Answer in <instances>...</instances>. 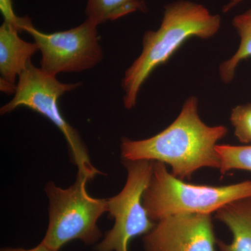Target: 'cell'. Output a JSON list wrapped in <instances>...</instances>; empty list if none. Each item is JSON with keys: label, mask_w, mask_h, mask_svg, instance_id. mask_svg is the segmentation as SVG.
I'll list each match as a JSON object with an SVG mask.
<instances>
[{"label": "cell", "mask_w": 251, "mask_h": 251, "mask_svg": "<svg viewBox=\"0 0 251 251\" xmlns=\"http://www.w3.org/2000/svg\"><path fill=\"white\" fill-rule=\"evenodd\" d=\"M230 121L239 142L251 143V104L238 105L232 109Z\"/></svg>", "instance_id": "5bb4252c"}, {"label": "cell", "mask_w": 251, "mask_h": 251, "mask_svg": "<svg viewBox=\"0 0 251 251\" xmlns=\"http://www.w3.org/2000/svg\"><path fill=\"white\" fill-rule=\"evenodd\" d=\"M1 251H54L52 249H49L42 243H40L39 245L31 249H12V248H4L1 249Z\"/></svg>", "instance_id": "2e32d148"}, {"label": "cell", "mask_w": 251, "mask_h": 251, "mask_svg": "<svg viewBox=\"0 0 251 251\" xmlns=\"http://www.w3.org/2000/svg\"><path fill=\"white\" fill-rule=\"evenodd\" d=\"M0 10H1L5 22L14 25L20 30L18 24H19L21 17H18L15 14L12 0H0Z\"/></svg>", "instance_id": "9a60e30c"}, {"label": "cell", "mask_w": 251, "mask_h": 251, "mask_svg": "<svg viewBox=\"0 0 251 251\" xmlns=\"http://www.w3.org/2000/svg\"><path fill=\"white\" fill-rule=\"evenodd\" d=\"M216 150L221 161V175L233 170L251 172V145H217Z\"/></svg>", "instance_id": "4fadbf2b"}, {"label": "cell", "mask_w": 251, "mask_h": 251, "mask_svg": "<svg viewBox=\"0 0 251 251\" xmlns=\"http://www.w3.org/2000/svg\"><path fill=\"white\" fill-rule=\"evenodd\" d=\"M19 32L17 27L5 21L0 27V89L6 94H15L16 78L39 50L35 42L21 39Z\"/></svg>", "instance_id": "9c48e42d"}, {"label": "cell", "mask_w": 251, "mask_h": 251, "mask_svg": "<svg viewBox=\"0 0 251 251\" xmlns=\"http://www.w3.org/2000/svg\"><path fill=\"white\" fill-rule=\"evenodd\" d=\"M128 171L126 182L118 194L107 200L109 218L115 221L96 251H128L133 238L145 235L156 223L149 216L143 198L153 171V161H125Z\"/></svg>", "instance_id": "8992f818"}, {"label": "cell", "mask_w": 251, "mask_h": 251, "mask_svg": "<svg viewBox=\"0 0 251 251\" xmlns=\"http://www.w3.org/2000/svg\"><path fill=\"white\" fill-rule=\"evenodd\" d=\"M143 241L145 251H215L217 245L211 215L201 214L159 220Z\"/></svg>", "instance_id": "ba28073f"}, {"label": "cell", "mask_w": 251, "mask_h": 251, "mask_svg": "<svg viewBox=\"0 0 251 251\" xmlns=\"http://www.w3.org/2000/svg\"><path fill=\"white\" fill-rule=\"evenodd\" d=\"M98 25L90 20L69 30L46 34L38 30L30 18L21 17V31L29 33L41 53V69L56 76L60 73L92 69L103 58L99 44Z\"/></svg>", "instance_id": "52a82bcc"}, {"label": "cell", "mask_w": 251, "mask_h": 251, "mask_svg": "<svg viewBox=\"0 0 251 251\" xmlns=\"http://www.w3.org/2000/svg\"><path fill=\"white\" fill-rule=\"evenodd\" d=\"M232 25L240 36L241 42L236 53L220 66V76L225 83H229L233 80L239 63L251 57V9L236 16L232 21Z\"/></svg>", "instance_id": "7c38bea8"}, {"label": "cell", "mask_w": 251, "mask_h": 251, "mask_svg": "<svg viewBox=\"0 0 251 251\" xmlns=\"http://www.w3.org/2000/svg\"><path fill=\"white\" fill-rule=\"evenodd\" d=\"M88 181L77 173L75 182L65 189L54 182L46 185L49 224L41 243L52 251H59L74 240L92 245L103 237L97 223L107 212V200L92 197L87 192Z\"/></svg>", "instance_id": "277c9868"}, {"label": "cell", "mask_w": 251, "mask_h": 251, "mask_svg": "<svg viewBox=\"0 0 251 251\" xmlns=\"http://www.w3.org/2000/svg\"><path fill=\"white\" fill-rule=\"evenodd\" d=\"M216 219L232 235V242L217 240L220 251H251V198L227 204L216 212Z\"/></svg>", "instance_id": "30bf717a"}, {"label": "cell", "mask_w": 251, "mask_h": 251, "mask_svg": "<svg viewBox=\"0 0 251 251\" xmlns=\"http://www.w3.org/2000/svg\"><path fill=\"white\" fill-rule=\"evenodd\" d=\"M14 97L0 109L1 115L12 112L19 107H26L49 119L67 140L72 161L78 174L85 175L92 181L102 174L92 164L90 155L80 135L62 116L59 108V99L66 93L80 87V82L63 83L56 76L50 75L31 61L20 75Z\"/></svg>", "instance_id": "5b68a950"}, {"label": "cell", "mask_w": 251, "mask_h": 251, "mask_svg": "<svg viewBox=\"0 0 251 251\" xmlns=\"http://www.w3.org/2000/svg\"><path fill=\"white\" fill-rule=\"evenodd\" d=\"M242 1H243V0H232L229 4H227L224 6L223 11H224V13L227 12V11H229V10L232 9L234 6H235L236 5L239 4V3L241 2Z\"/></svg>", "instance_id": "e0dca14e"}, {"label": "cell", "mask_w": 251, "mask_h": 251, "mask_svg": "<svg viewBox=\"0 0 251 251\" xmlns=\"http://www.w3.org/2000/svg\"><path fill=\"white\" fill-rule=\"evenodd\" d=\"M140 11H148L143 0H87V19L97 25Z\"/></svg>", "instance_id": "8fae6325"}, {"label": "cell", "mask_w": 251, "mask_h": 251, "mask_svg": "<svg viewBox=\"0 0 251 251\" xmlns=\"http://www.w3.org/2000/svg\"><path fill=\"white\" fill-rule=\"evenodd\" d=\"M221 23L219 15L211 14L201 4L179 0L166 5L159 29L145 33L141 54L126 71L122 84L125 108H134L144 82L185 41L194 36L212 37L219 30Z\"/></svg>", "instance_id": "7a4b0ae2"}, {"label": "cell", "mask_w": 251, "mask_h": 251, "mask_svg": "<svg viewBox=\"0 0 251 251\" xmlns=\"http://www.w3.org/2000/svg\"><path fill=\"white\" fill-rule=\"evenodd\" d=\"M227 133L225 126L204 124L198 114V99L191 97L176 120L161 133L145 140L122 139L121 155L125 161L161 162L171 167L176 177L190 179L202 168L219 170L216 147Z\"/></svg>", "instance_id": "6da1fadb"}, {"label": "cell", "mask_w": 251, "mask_h": 251, "mask_svg": "<svg viewBox=\"0 0 251 251\" xmlns=\"http://www.w3.org/2000/svg\"><path fill=\"white\" fill-rule=\"evenodd\" d=\"M247 198H251V180L223 186L188 184L169 173L165 163L153 161L143 202L150 219L157 222L176 214L211 215L229 203Z\"/></svg>", "instance_id": "3957f363"}]
</instances>
